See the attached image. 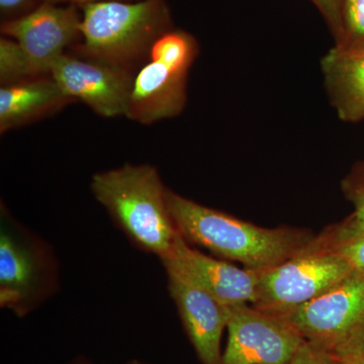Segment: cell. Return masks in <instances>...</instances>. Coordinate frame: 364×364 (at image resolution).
Instances as JSON below:
<instances>
[{"instance_id": "6da1fadb", "label": "cell", "mask_w": 364, "mask_h": 364, "mask_svg": "<svg viewBox=\"0 0 364 364\" xmlns=\"http://www.w3.org/2000/svg\"><path fill=\"white\" fill-rule=\"evenodd\" d=\"M167 205L176 231L188 243L222 259L264 270L298 255L316 235L294 227L263 228L205 207L167 189Z\"/></svg>"}, {"instance_id": "7a4b0ae2", "label": "cell", "mask_w": 364, "mask_h": 364, "mask_svg": "<svg viewBox=\"0 0 364 364\" xmlns=\"http://www.w3.org/2000/svg\"><path fill=\"white\" fill-rule=\"evenodd\" d=\"M90 188L132 245L160 260L169 255L177 231L167 205V188L149 164L130 163L97 172Z\"/></svg>"}, {"instance_id": "3957f363", "label": "cell", "mask_w": 364, "mask_h": 364, "mask_svg": "<svg viewBox=\"0 0 364 364\" xmlns=\"http://www.w3.org/2000/svg\"><path fill=\"white\" fill-rule=\"evenodd\" d=\"M82 7L78 52L82 58L131 71L169 30L164 0H107Z\"/></svg>"}, {"instance_id": "277c9868", "label": "cell", "mask_w": 364, "mask_h": 364, "mask_svg": "<svg viewBox=\"0 0 364 364\" xmlns=\"http://www.w3.org/2000/svg\"><path fill=\"white\" fill-rule=\"evenodd\" d=\"M52 244L25 226L4 205L0 215V306L23 318L60 289Z\"/></svg>"}, {"instance_id": "5b68a950", "label": "cell", "mask_w": 364, "mask_h": 364, "mask_svg": "<svg viewBox=\"0 0 364 364\" xmlns=\"http://www.w3.org/2000/svg\"><path fill=\"white\" fill-rule=\"evenodd\" d=\"M353 272L341 256L321 247L314 239L298 255L277 267L259 270L257 296L252 306L284 315L329 291Z\"/></svg>"}, {"instance_id": "8992f818", "label": "cell", "mask_w": 364, "mask_h": 364, "mask_svg": "<svg viewBox=\"0 0 364 364\" xmlns=\"http://www.w3.org/2000/svg\"><path fill=\"white\" fill-rule=\"evenodd\" d=\"M222 364H287L306 339L284 316L250 304L229 306Z\"/></svg>"}, {"instance_id": "52a82bcc", "label": "cell", "mask_w": 364, "mask_h": 364, "mask_svg": "<svg viewBox=\"0 0 364 364\" xmlns=\"http://www.w3.org/2000/svg\"><path fill=\"white\" fill-rule=\"evenodd\" d=\"M284 317L308 341L334 350L364 333V277L351 273Z\"/></svg>"}, {"instance_id": "ba28073f", "label": "cell", "mask_w": 364, "mask_h": 364, "mask_svg": "<svg viewBox=\"0 0 364 364\" xmlns=\"http://www.w3.org/2000/svg\"><path fill=\"white\" fill-rule=\"evenodd\" d=\"M81 16L74 6L44 2L26 16L2 23L1 33L16 41L33 77L50 75L64 50L80 36Z\"/></svg>"}, {"instance_id": "9c48e42d", "label": "cell", "mask_w": 364, "mask_h": 364, "mask_svg": "<svg viewBox=\"0 0 364 364\" xmlns=\"http://www.w3.org/2000/svg\"><path fill=\"white\" fill-rule=\"evenodd\" d=\"M50 76L67 97L80 100L100 116H126L134 80L131 71L63 54Z\"/></svg>"}, {"instance_id": "30bf717a", "label": "cell", "mask_w": 364, "mask_h": 364, "mask_svg": "<svg viewBox=\"0 0 364 364\" xmlns=\"http://www.w3.org/2000/svg\"><path fill=\"white\" fill-rule=\"evenodd\" d=\"M167 287L184 331L202 364H222L221 342L227 329L229 306L171 265L164 264Z\"/></svg>"}, {"instance_id": "8fae6325", "label": "cell", "mask_w": 364, "mask_h": 364, "mask_svg": "<svg viewBox=\"0 0 364 364\" xmlns=\"http://www.w3.org/2000/svg\"><path fill=\"white\" fill-rule=\"evenodd\" d=\"M162 264L186 273L198 286L226 306L252 305L257 296L259 270L240 268L193 248L177 232L171 252Z\"/></svg>"}, {"instance_id": "7c38bea8", "label": "cell", "mask_w": 364, "mask_h": 364, "mask_svg": "<svg viewBox=\"0 0 364 364\" xmlns=\"http://www.w3.org/2000/svg\"><path fill=\"white\" fill-rule=\"evenodd\" d=\"M188 74L150 61L134 75L126 116L150 124L178 116L186 102Z\"/></svg>"}, {"instance_id": "4fadbf2b", "label": "cell", "mask_w": 364, "mask_h": 364, "mask_svg": "<svg viewBox=\"0 0 364 364\" xmlns=\"http://www.w3.org/2000/svg\"><path fill=\"white\" fill-rule=\"evenodd\" d=\"M330 104L345 123L364 119V51L333 47L321 59Z\"/></svg>"}, {"instance_id": "5bb4252c", "label": "cell", "mask_w": 364, "mask_h": 364, "mask_svg": "<svg viewBox=\"0 0 364 364\" xmlns=\"http://www.w3.org/2000/svg\"><path fill=\"white\" fill-rule=\"evenodd\" d=\"M71 102L51 76L4 85L0 88V132L2 134L46 116Z\"/></svg>"}, {"instance_id": "9a60e30c", "label": "cell", "mask_w": 364, "mask_h": 364, "mask_svg": "<svg viewBox=\"0 0 364 364\" xmlns=\"http://www.w3.org/2000/svg\"><path fill=\"white\" fill-rule=\"evenodd\" d=\"M315 241L321 247L338 254L354 272L364 277V222L349 215L342 221L326 227L316 235Z\"/></svg>"}, {"instance_id": "2e32d148", "label": "cell", "mask_w": 364, "mask_h": 364, "mask_svg": "<svg viewBox=\"0 0 364 364\" xmlns=\"http://www.w3.org/2000/svg\"><path fill=\"white\" fill-rule=\"evenodd\" d=\"M198 53L195 38L183 31H166L153 43L149 60L172 70L188 74Z\"/></svg>"}, {"instance_id": "e0dca14e", "label": "cell", "mask_w": 364, "mask_h": 364, "mask_svg": "<svg viewBox=\"0 0 364 364\" xmlns=\"http://www.w3.org/2000/svg\"><path fill=\"white\" fill-rule=\"evenodd\" d=\"M331 32L334 47L364 51V0H341Z\"/></svg>"}, {"instance_id": "ac0fdd59", "label": "cell", "mask_w": 364, "mask_h": 364, "mask_svg": "<svg viewBox=\"0 0 364 364\" xmlns=\"http://www.w3.org/2000/svg\"><path fill=\"white\" fill-rule=\"evenodd\" d=\"M33 78L25 53L11 38L0 40V80L2 85Z\"/></svg>"}, {"instance_id": "d6986e66", "label": "cell", "mask_w": 364, "mask_h": 364, "mask_svg": "<svg viewBox=\"0 0 364 364\" xmlns=\"http://www.w3.org/2000/svg\"><path fill=\"white\" fill-rule=\"evenodd\" d=\"M341 191L347 202L351 203L353 215L364 222V158L354 163L341 181Z\"/></svg>"}, {"instance_id": "ffe728a7", "label": "cell", "mask_w": 364, "mask_h": 364, "mask_svg": "<svg viewBox=\"0 0 364 364\" xmlns=\"http://www.w3.org/2000/svg\"><path fill=\"white\" fill-rule=\"evenodd\" d=\"M287 364H336V358L329 349L306 340Z\"/></svg>"}, {"instance_id": "44dd1931", "label": "cell", "mask_w": 364, "mask_h": 364, "mask_svg": "<svg viewBox=\"0 0 364 364\" xmlns=\"http://www.w3.org/2000/svg\"><path fill=\"white\" fill-rule=\"evenodd\" d=\"M332 352L339 364H364V333Z\"/></svg>"}, {"instance_id": "7402d4cb", "label": "cell", "mask_w": 364, "mask_h": 364, "mask_svg": "<svg viewBox=\"0 0 364 364\" xmlns=\"http://www.w3.org/2000/svg\"><path fill=\"white\" fill-rule=\"evenodd\" d=\"M324 16L330 28L334 26L341 0H311Z\"/></svg>"}, {"instance_id": "603a6c76", "label": "cell", "mask_w": 364, "mask_h": 364, "mask_svg": "<svg viewBox=\"0 0 364 364\" xmlns=\"http://www.w3.org/2000/svg\"><path fill=\"white\" fill-rule=\"evenodd\" d=\"M26 0H0V9L2 11H13L23 6Z\"/></svg>"}, {"instance_id": "cb8c5ba5", "label": "cell", "mask_w": 364, "mask_h": 364, "mask_svg": "<svg viewBox=\"0 0 364 364\" xmlns=\"http://www.w3.org/2000/svg\"><path fill=\"white\" fill-rule=\"evenodd\" d=\"M107 1V0H45V2H51V4H60V2H69L71 6H86V4H93V2Z\"/></svg>"}, {"instance_id": "d4e9b609", "label": "cell", "mask_w": 364, "mask_h": 364, "mask_svg": "<svg viewBox=\"0 0 364 364\" xmlns=\"http://www.w3.org/2000/svg\"><path fill=\"white\" fill-rule=\"evenodd\" d=\"M65 364H93L91 363L90 359L85 358V356H76L73 359H71L70 361Z\"/></svg>"}, {"instance_id": "484cf974", "label": "cell", "mask_w": 364, "mask_h": 364, "mask_svg": "<svg viewBox=\"0 0 364 364\" xmlns=\"http://www.w3.org/2000/svg\"><path fill=\"white\" fill-rule=\"evenodd\" d=\"M124 364H150L145 363V361L139 360V359H132V360H129L128 363Z\"/></svg>"}, {"instance_id": "4316f807", "label": "cell", "mask_w": 364, "mask_h": 364, "mask_svg": "<svg viewBox=\"0 0 364 364\" xmlns=\"http://www.w3.org/2000/svg\"><path fill=\"white\" fill-rule=\"evenodd\" d=\"M336 364H339V363H338V361H337V359H336Z\"/></svg>"}]
</instances>
